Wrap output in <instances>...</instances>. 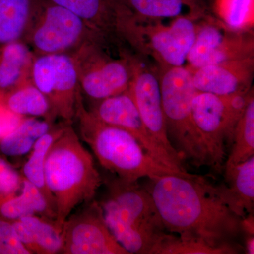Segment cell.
<instances>
[{
	"label": "cell",
	"instance_id": "1",
	"mask_svg": "<svg viewBox=\"0 0 254 254\" xmlns=\"http://www.w3.org/2000/svg\"><path fill=\"white\" fill-rule=\"evenodd\" d=\"M147 189L166 231L213 247L235 245L242 218L218 196L215 186L193 175L150 179Z\"/></svg>",
	"mask_w": 254,
	"mask_h": 254
},
{
	"label": "cell",
	"instance_id": "2",
	"mask_svg": "<svg viewBox=\"0 0 254 254\" xmlns=\"http://www.w3.org/2000/svg\"><path fill=\"white\" fill-rule=\"evenodd\" d=\"M45 182L60 226L76 207L93 199L103 183L94 160L71 123L55 139L47 155Z\"/></svg>",
	"mask_w": 254,
	"mask_h": 254
},
{
	"label": "cell",
	"instance_id": "3",
	"mask_svg": "<svg viewBox=\"0 0 254 254\" xmlns=\"http://www.w3.org/2000/svg\"><path fill=\"white\" fill-rule=\"evenodd\" d=\"M80 138L89 145L101 166L118 178L128 182L166 175L192 176L167 168L150 157L131 133L100 121L87 110L81 93L78 95L75 119Z\"/></svg>",
	"mask_w": 254,
	"mask_h": 254
},
{
	"label": "cell",
	"instance_id": "4",
	"mask_svg": "<svg viewBox=\"0 0 254 254\" xmlns=\"http://www.w3.org/2000/svg\"><path fill=\"white\" fill-rule=\"evenodd\" d=\"M99 203L110 231L129 254H150L166 232L151 195L138 182H109L108 195Z\"/></svg>",
	"mask_w": 254,
	"mask_h": 254
},
{
	"label": "cell",
	"instance_id": "5",
	"mask_svg": "<svg viewBox=\"0 0 254 254\" xmlns=\"http://www.w3.org/2000/svg\"><path fill=\"white\" fill-rule=\"evenodd\" d=\"M162 105L167 133L182 161L197 168L208 167V159L192 118L196 93L191 71L187 66H158Z\"/></svg>",
	"mask_w": 254,
	"mask_h": 254
},
{
	"label": "cell",
	"instance_id": "6",
	"mask_svg": "<svg viewBox=\"0 0 254 254\" xmlns=\"http://www.w3.org/2000/svg\"><path fill=\"white\" fill-rule=\"evenodd\" d=\"M254 88L220 95L197 91L192 100V118L208 159V168L220 173L233 141L234 132Z\"/></svg>",
	"mask_w": 254,
	"mask_h": 254
},
{
	"label": "cell",
	"instance_id": "7",
	"mask_svg": "<svg viewBox=\"0 0 254 254\" xmlns=\"http://www.w3.org/2000/svg\"><path fill=\"white\" fill-rule=\"evenodd\" d=\"M23 41L36 55H72L86 43H107L77 15L50 0H38Z\"/></svg>",
	"mask_w": 254,
	"mask_h": 254
},
{
	"label": "cell",
	"instance_id": "8",
	"mask_svg": "<svg viewBox=\"0 0 254 254\" xmlns=\"http://www.w3.org/2000/svg\"><path fill=\"white\" fill-rule=\"evenodd\" d=\"M201 18L182 15L173 18L169 25L160 20L137 18L128 44L141 54L153 58L160 66H184Z\"/></svg>",
	"mask_w": 254,
	"mask_h": 254
},
{
	"label": "cell",
	"instance_id": "9",
	"mask_svg": "<svg viewBox=\"0 0 254 254\" xmlns=\"http://www.w3.org/2000/svg\"><path fill=\"white\" fill-rule=\"evenodd\" d=\"M105 47L92 42L72 54L80 91L94 101L127 91L133 76L131 55L123 54L115 59L105 51Z\"/></svg>",
	"mask_w": 254,
	"mask_h": 254
},
{
	"label": "cell",
	"instance_id": "10",
	"mask_svg": "<svg viewBox=\"0 0 254 254\" xmlns=\"http://www.w3.org/2000/svg\"><path fill=\"white\" fill-rule=\"evenodd\" d=\"M31 81L49 101L54 118L72 123L81 93L72 55H36Z\"/></svg>",
	"mask_w": 254,
	"mask_h": 254
},
{
	"label": "cell",
	"instance_id": "11",
	"mask_svg": "<svg viewBox=\"0 0 254 254\" xmlns=\"http://www.w3.org/2000/svg\"><path fill=\"white\" fill-rule=\"evenodd\" d=\"M254 58V31H237L218 20L207 17L198 23L194 43L188 56L190 69L206 65Z\"/></svg>",
	"mask_w": 254,
	"mask_h": 254
},
{
	"label": "cell",
	"instance_id": "12",
	"mask_svg": "<svg viewBox=\"0 0 254 254\" xmlns=\"http://www.w3.org/2000/svg\"><path fill=\"white\" fill-rule=\"evenodd\" d=\"M89 110L100 121L131 133L146 153L159 163L177 173L189 174L183 162L167 153L150 136L128 89L120 94L95 101Z\"/></svg>",
	"mask_w": 254,
	"mask_h": 254
},
{
	"label": "cell",
	"instance_id": "13",
	"mask_svg": "<svg viewBox=\"0 0 254 254\" xmlns=\"http://www.w3.org/2000/svg\"><path fill=\"white\" fill-rule=\"evenodd\" d=\"M64 254H129L113 236L101 206L93 202L64 222Z\"/></svg>",
	"mask_w": 254,
	"mask_h": 254
},
{
	"label": "cell",
	"instance_id": "14",
	"mask_svg": "<svg viewBox=\"0 0 254 254\" xmlns=\"http://www.w3.org/2000/svg\"><path fill=\"white\" fill-rule=\"evenodd\" d=\"M131 62L133 76L128 91L145 128L163 150L173 158L182 161L167 133L158 70L145 66L143 62L135 57L131 56Z\"/></svg>",
	"mask_w": 254,
	"mask_h": 254
},
{
	"label": "cell",
	"instance_id": "15",
	"mask_svg": "<svg viewBox=\"0 0 254 254\" xmlns=\"http://www.w3.org/2000/svg\"><path fill=\"white\" fill-rule=\"evenodd\" d=\"M77 15L107 43L113 38L122 41L127 25L134 14L126 0H50Z\"/></svg>",
	"mask_w": 254,
	"mask_h": 254
},
{
	"label": "cell",
	"instance_id": "16",
	"mask_svg": "<svg viewBox=\"0 0 254 254\" xmlns=\"http://www.w3.org/2000/svg\"><path fill=\"white\" fill-rule=\"evenodd\" d=\"M195 89L220 95L250 91L254 75V58L231 60L190 69Z\"/></svg>",
	"mask_w": 254,
	"mask_h": 254
},
{
	"label": "cell",
	"instance_id": "17",
	"mask_svg": "<svg viewBox=\"0 0 254 254\" xmlns=\"http://www.w3.org/2000/svg\"><path fill=\"white\" fill-rule=\"evenodd\" d=\"M223 171L225 182L215 186V190L237 216L245 218L254 211V156Z\"/></svg>",
	"mask_w": 254,
	"mask_h": 254
},
{
	"label": "cell",
	"instance_id": "18",
	"mask_svg": "<svg viewBox=\"0 0 254 254\" xmlns=\"http://www.w3.org/2000/svg\"><path fill=\"white\" fill-rule=\"evenodd\" d=\"M35 57L33 50L23 40L0 48V93L31 79Z\"/></svg>",
	"mask_w": 254,
	"mask_h": 254
},
{
	"label": "cell",
	"instance_id": "19",
	"mask_svg": "<svg viewBox=\"0 0 254 254\" xmlns=\"http://www.w3.org/2000/svg\"><path fill=\"white\" fill-rule=\"evenodd\" d=\"M37 215L56 220V213L41 190L23 177L18 194L0 204V215L10 221Z\"/></svg>",
	"mask_w": 254,
	"mask_h": 254
},
{
	"label": "cell",
	"instance_id": "20",
	"mask_svg": "<svg viewBox=\"0 0 254 254\" xmlns=\"http://www.w3.org/2000/svg\"><path fill=\"white\" fill-rule=\"evenodd\" d=\"M0 99L11 111L20 116L55 121L49 101L31 79L9 91L0 93Z\"/></svg>",
	"mask_w": 254,
	"mask_h": 254
},
{
	"label": "cell",
	"instance_id": "21",
	"mask_svg": "<svg viewBox=\"0 0 254 254\" xmlns=\"http://www.w3.org/2000/svg\"><path fill=\"white\" fill-rule=\"evenodd\" d=\"M127 4L138 19L175 18L182 15L203 18L205 8L199 0H126Z\"/></svg>",
	"mask_w": 254,
	"mask_h": 254
},
{
	"label": "cell",
	"instance_id": "22",
	"mask_svg": "<svg viewBox=\"0 0 254 254\" xmlns=\"http://www.w3.org/2000/svg\"><path fill=\"white\" fill-rule=\"evenodd\" d=\"M38 0H0V48L23 40Z\"/></svg>",
	"mask_w": 254,
	"mask_h": 254
},
{
	"label": "cell",
	"instance_id": "23",
	"mask_svg": "<svg viewBox=\"0 0 254 254\" xmlns=\"http://www.w3.org/2000/svg\"><path fill=\"white\" fill-rule=\"evenodd\" d=\"M68 123H70L63 121V123L55 125L49 131L42 136L33 145L27 161L23 167V177L41 190L55 211L54 202L45 182V165L50 147Z\"/></svg>",
	"mask_w": 254,
	"mask_h": 254
},
{
	"label": "cell",
	"instance_id": "24",
	"mask_svg": "<svg viewBox=\"0 0 254 254\" xmlns=\"http://www.w3.org/2000/svg\"><path fill=\"white\" fill-rule=\"evenodd\" d=\"M54 125V122L46 119L25 118L14 130L0 141V150L7 156L27 154L36 141Z\"/></svg>",
	"mask_w": 254,
	"mask_h": 254
},
{
	"label": "cell",
	"instance_id": "25",
	"mask_svg": "<svg viewBox=\"0 0 254 254\" xmlns=\"http://www.w3.org/2000/svg\"><path fill=\"white\" fill-rule=\"evenodd\" d=\"M254 156V95H251L237 122L233 141L224 168L235 166Z\"/></svg>",
	"mask_w": 254,
	"mask_h": 254
},
{
	"label": "cell",
	"instance_id": "26",
	"mask_svg": "<svg viewBox=\"0 0 254 254\" xmlns=\"http://www.w3.org/2000/svg\"><path fill=\"white\" fill-rule=\"evenodd\" d=\"M238 252L235 245L213 247L201 241L165 232L153 247L150 254H231Z\"/></svg>",
	"mask_w": 254,
	"mask_h": 254
},
{
	"label": "cell",
	"instance_id": "27",
	"mask_svg": "<svg viewBox=\"0 0 254 254\" xmlns=\"http://www.w3.org/2000/svg\"><path fill=\"white\" fill-rule=\"evenodd\" d=\"M217 20L230 29L254 31V0H214Z\"/></svg>",
	"mask_w": 254,
	"mask_h": 254
},
{
	"label": "cell",
	"instance_id": "28",
	"mask_svg": "<svg viewBox=\"0 0 254 254\" xmlns=\"http://www.w3.org/2000/svg\"><path fill=\"white\" fill-rule=\"evenodd\" d=\"M28 227L41 254H61L63 227L55 220L33 215L20 219Z\"/></svg>",
	"mask_w": 254,
	"mask_h": 254
},
{
	"label": "cell",
	"instance_id": "29",
	"mask_svg": "<svg viewBox=\"0 0 254 254\" xmlns=\"http://www.w3.org/2000/svg\"><path fill=\"white\" fill-rule=\"evenodd\" d=\"M23 176L0 157V204L20 193Z\"/></svg>",
	"mask_w": 254,
	"mask_h": 254
},
{
	"label": "cell",
	"instance_id": "30",
	"mask_svg": "<svg viewBox=\"0 0 254 254\" xmlns=\"http://www.w3.org/2000/svg\"><path fill=\"white\" fill-rule=\"evenodd\" d=\"M0 254H31L21 243L12 222L0 219Z\"/></svg>",
	"mask_w": 254,
	"mask_h": 254
},
{
	"label": "cell",
	"instance_id": "31",
	"mask_svg": "<svg viewBox=\"0 0 254 254\" xmlns=\"http://www.w3.org/2000/svg\"><path fill=\"white\" fill-rule=\"evenodd\" d=\"M24 118L11 111L0 99V141L14 130Z\"/></svg>",
	"mask_w": 254,
	"mask_h": 254
},
{
	"label": "cell",
	"instance_id": "32",
	"mask_svg": "<svg viewBox=\"0 0 254 254\" xmlns=\"http://www.w3.org/2000/svg\"><path fill=\"white\" fill-rule=\"evenodd\" d=\"M11 222L21 243L31 252V254H41L28 227L21 220H14Z\"/></svg>",
	"mask_w": 254,
	"mask_h": 254
},
{
	"label": "cell",
	"instance_id": "33",
	"mask_svg": "<svg viewBox=\"0 0 254 254\" xmlns=\"http://www.w3.org/2000/svg\"><path fill=\"white\" fill-rule=\"evenodd\" d=\"M245 250L247 254H254V237L248 236L245 238Z\"/></svg>",
	"mask_w": 254,
	"mask_h": 254
}]
</instances>
